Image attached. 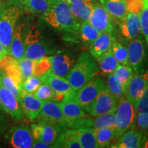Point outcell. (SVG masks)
<instances>
[{"label": "cell", "instance_id": "40", "mask_svg": "<svg viewBox=\"0 0 148 148\" xmlns=\"http://www.w3.org/2000/svg\"><path fill=\"white\" fill-rule=\"evenodd\" d=\"M1 85L3 86L8 89L9 91H10L12 93H13L16 97L18 98L21 92V88L18 86V84L14 82L13 79H12L10 76L7 75L4 73V75H2L1 78Z\"/></svg>", "mask_w": 148, "mask_h": 148}, {"label": "cell", "instance_id": "38", "mask_svg": "<svg viewBox=\"0 0 148 148\" xmlns=\"http://www.w3.org/2000/svg\"><path fill=\"white\" fill-rule=\"evenodd\" d=\"M41 83L42 82L39 77L32 75L23 81L22 83L21 90H25V92H29V93L33 94L38 89Z\"/></svg>", "mask_w": 148, "mask_h": 148}, {"label": "cell", "instance_id": "53", "mask_svg": "<svg viewBox=\"0 0 148 148\" xmlns=\"http://www.w3.org/2000/svg\"><path fill=\"white\" fill-rule=\"evenodd\" d=\"M16 1H17V0H16Z\"/></svg>", "mask_w": 148, "mask_h": 148}, {"label": "cell", "instance_id": "14", "mask_svg": "<svg viewBox=\"0 0 148 148\" xmlns=\"http://www.w3.org/2000/svg\"><path fill=\"white\" fill-rule=\"evenodd\" d=\"M6 138L14 148H30L34 141L31 130L25 124L11 127L7 133Z\"/></svg>", "mask_w": 148, "mask_h": 148}, {"label": "cell", "instance_id": "41", "mask_svg": "<svg viewBox=\"0 0 148 148\" xmlns=\"http://www.w3.org/2000/svg\"><path fill=\"white\" fill-rule=\"evenodd\" d=\"M135 108L136 113L148 111V86L135 103Z\"/></svg>", "mask_w": 148, "mask_h": 148}, {"label": "cell", "instance_id": "19", "mask_svg": "<svg viewBox=\"0 0 148 148\" xmlns=\"http://www.w3.org/2000/svg\"><path fill=\"white\" fill-rule=\"evenodd\" d=\"M148 86V69L143 73L134 74L129 83L125 96L133 103H136Z\"/></svg>", "mask_w": 148, "mask_h": 148}, {"label": "cell", "instance_id": "51", "mask_svg": "<svg viewBox=\"0 0 148 148\" xmlns=\"http://www.w3.org/2000/svg\"><path fill=\"white\" fill-rule=\"evenodd\" d=\"M5 1H14V0H5Z\"/></svg>", "mask_w": 148, "mask_h": 148}, {"label": "cell", "instance_id": "25", "mask_svg": "<svg viewBox=\"0 0 148 148\" xmlns=\"http://www.w3.org/2000/svg\"><path fill=\"white\" fill-rule=\"evenodd\" d=\"M95 0H84L77 1L69 3L71 11L79 23L84 21H89L93 10Z\"/></svg>", "mask_w": 148, "mask_h": 148}, {"label": "cell", "instance_id": "45", "mask_svg": "<svg viewBox=\"0 0 148 148\" xmlns=\"http://www.w3.org/2000/svg\"><path fill=\"white\" fill-rule=\"evenodd\" d=\"M2 112H0V133L1 132V131L3 130V128H4L5 125V121L3 120V116L2 114H1Z\"/></svg>", "mask_w": 148, "mask_h": 148}, {"label": "cell", "instance_id": "7", "mask_svg": "<svg viewBox=\"0 0 148 148\" xmlns=\"http://www.w3.org/2000/svg\"><path fill=\"white\" fill-rule=\"evenodd\" d=\"M105 86L106 82L102 78L95 76L78 90L74 92L73 98L86 112Z\"/></svg>", "mask_w": 148, "mask_h": 148}, {"label": "cell", "instance_id": "1", "mask_svg": "<svg viewBox=\"0 0 148 148\" xmlns=\"http://www.w3.org/2000/svg\"><path fill=\"white\" fill-rule=\"evenodd\" d=\"M49 8L42 15V18L51 26L66 34H76L80 23L72 14L69 3L64 0H49Z\"/></svg>", "mask_w": 148, "mask_h": 148}, {"label": "cell", "instance_id": "5", "mask_svg": "<svg viewBox=\"0 0 148 148\" xmlns=\"http://www.w3.org/2000/svg\"><path fill=\"white\" fill-rule=\"evenodd\" d=\"M127 52L129 65L134 73H144L148 67V46L142 34L130 40Z\"/></svg>", "mask_w": 148, "mask_h": 148}, {"label": "cell", "instance_id": "50", "mask_svg": "<svg viewBox=\"0 0 148 148\" xmlns=\"http://www.w3.org/2000/svg\"><path fill=\"white\" fill-rule=\"evenodd\" d=\"M1 78H2V75H0V86H1Z\"/></svg>", "mask_w": 148, "mask_h": 148}, {"label": "cell", "instance_id": "33", "mask_svg": "<svg viewBox=\"0 0 148 148\" xmlns=\"http://www.w3.org/2000/svg\"><path fill=\"white\" fill-rule=\"evenodd\" d=\"M106 85L109 91L115 97L117 101H119V99H121L122 97L125 96V93L123 92L121 83L119 79L116 78L114 73L108 75Z\"/></svg>", "mask_w": 148, "mask_h": 148}, {"label": "cell", "instance_id": "24", "mask_svg": "<svg viewBox=\"0 0 148 148\" xmlns=\"http://www.w3.org/2000/svg\"><path fill=\"white\" fill-rule=\"evenodd\" d=\"M0 69L4 71L5 74L13 79V80L21 89L23 79L18 60L12 57V56L7 54L0 60Z\"/></svg>", "mask_w": 148, "mask_h": 148}, {"label": "cell", "instance_id": "15", "mask_svg": "<svg viewBox=\"0 0 148 148\" xmlns=\"http://www.w3.org/2000/svg\"><path fill=\"white\" fill-rule=\"evenodd\" d=\"M0 99L5 112L8 113L12 119L16 121L23 119V111L18 98L2 85L0 86Z\"/></svg>", "mask_w": 148, "mask_h": 148}, {"label": "cell", "instance_id": "26", "mask_svg": "<svg viewBox=\"0 0 148 148\" xmlns=\"http://www.w3.org/2000/svg\"><path fill=\"white\" fill-rule=\"evenodd\" d=\"M52 146L53 147L82 148L76 129L69 127L61 131Z\"/></svg>", "mask_w": 148, "mask_h": 148}, {"label": "cell", "instance_id": "43", "mask_svg": "<svg viewBox=\"0 0 148 148\" xmlns=\"http://www.w3.org/2000/svg\"><path fill=\"white\" fill-rule=\"evenodd\" d=\"M32 147H34V148H50V147H52V146L49 145V144L44 143V142L40 141V140H34V143H33Z\"/></svg>", "mask_w": 148, "mask_h": 148}, {"label": "cell", "instance_id": "4", "mask_svg": "<svg viewBox=\"0 0 148 148\" xmlns=\"http://www.w3.org/2000/svg\"><path fill=\"white\" fill-rule=\"evenodd\" d=\"M21 14V8L16 5H3L0 8V42L8 53L16 21Z\"/></svg>", "mask_w": 148, "mask_h": 148}, {"label": "cell", "instance_id": "46", "mask_svg": "<svg viewBox=\"0 0 148 148\" xmlns=\"http://www.w3.org/2000/svg\"><path fill=\"white\" fill-rule=\"evenodd\" d=\"M142 147L148 148V135L147 136V137H146L145 141H144L143 145V147Z\"/></svg>", "mask_w": 148, "mask_h": 148}, {"label": "cell", "instance_id": "27", "mask_svg": "<svg viewBox=\"0 0 148 148\" xmlns=\"http://www.w3.org/2000/svg\"><path fill=\"white\" fill-rule=\"evenodd\" d=\"M99 34L100 32L92 26L89 22L84 21L81 22L79 24L78 30L76 34L72 36V39L73 40L74 37L77 36L79 40H80L85 45L89 47Z\"/></svg>", "mask_w": 148, "mask_h": 148}, {"label": "cell", "instance_id": "32", "mask_svg": "<svg viewBox=\"0 0 148 148\" xmlns=\"http://www.w3.org/2000/svg\"><path fill=\"white\" fill-rule=\"evenodd\" d=\"M114 74L121 83L123 92L125 95L129 83L134 75L132 69L130 65H123L119 64L114 71Z\"/></svg>", "mask_w": 148, "mask_h": 148}, {"label": "cell", "instance_id": "10", "mask_svg": "<svg viewBox=\"0 0 148 148\" xmlns=\"http://www.w3.org/2000/svg\"><path fill=\"white\" fill-rule=\"evenodd\" d=\"M117 103V100L109 91L106 85L88 107L86 112H88L92 116H96L108 112H114Z\"/></svg>", "mask_w": 148, "mask_h": 148}, {"label": "cell", "instance_id": "17", "mask_svg": "<svg viewBox=\"0 0 148 148\" xmlns=\"http://www.w3.org/2000/svg\"><path fill=\"white\" fill-rule=\"evenodd\" d=\"M18 100L22 111L27 119L30 121L36 120L41 110L44 101L37 99L33 94L25 92L23 90H21Z\"/></svg>", "mask_w": 148, "mask_h": 148}, {"label": "cell", "instance_id": "44", "mask_svg": "<svg viewBox=\"0 0 148 148\" xmlns=\"http://www.w3.org/2000/svg\"><path fill=\"white\" fill-rule=\"evenodd\" d=\"M7 54H9L8 51H7V49L4 47V46L0 42V59L3 58Z\"/></svg>", "mask_w": 148, "mask_h": 148}, {"label": "cell", "instance_id": "52", "mask_svg": "<svg viewBox=\"0 0 148 148\" xmlns=\"http://www.w3.org/2000/svg\"><path fill=\"white\" fill-rule=\"evenodd\" d=\"M0 5H1V3H0Z\"/></svg>", "mask_w": 148, "mask_h": 148}, {"label": "cell", "instance_id": "6", "mask_svg": "<svg viewBox=\"0 0 148 148\" xmlns=\"http://www.w3.org/2000/svg\"><path fill=\"white\" fill-rule=\"evenodd\" d=\"M114 114L117 139L127 130L134 127L136 115L135 104L124 96L118 101Z\"/></svg>", "mask_w": 148, "mask_h": 148}, {"label": "cell", "instance_id": "21", "mask_svg": "<svg viewBox=\"0 0 148 148\" xmlns=\"http://www.w3.org/2000/svg\"><path fill=\"white\" fill-rule=\"evenodd\" d=\"M115 41L114 35L107 32L100 33L89 47L90 54L95 59H97L103 53L110 50Z\"/></svg>", "mask_w": 148, "mask_h": 148}, {"label": "cell", "instance_id": "20", "mask_svg": "<svg viewBox=\"0 0 148 148\" xmlns=\"http://www.w3.org/2000/svg\"><path fill=\"white\" fill-rule=\"evenodd\" d=\"M26 32L27 27L25 23L18 24L14 29L13 36L10 45L9 54L17 60H20L24 57Z\"/></svg>", "mask_w": 148, "mask_h": 148}, {"label": "cell", "instance_id": "49", "mask_svg": "<svg viewBox=\"0 0 148 148\" xmlns=\"http://www.w3.org/2000/svg\"><path fill=\"white\" fill-rule=\"evenodd\" d=\"M0 112H5L4 110H3L2 103H1V99H0Z\"/></svg>", "mask_w": 148, "mask_h": 148}, {"label": "cell", "instance_id": "35", "mask_svg": "<svg viewBox=\"0 0 148 148\" xmlns=\"http://www.w3.org/2000/svg\"><path fill=\"white\" fill-rule=\"evenodd\" d=\"M51 68L50 58L48 56H44L35 61L33 75L40 77L49 71Z\"/></svg>", "mask_w": 148, "mask_h": 148}, {"label": "cell", "instance_id": "13", "mask_svg": "<svg viewBox=\"0 0 148 148\" xmlns=\"http://www.w3.org/2000/svg\"><path fill=\"white\" fill-rule=\"evenodd\" d=\"M36 120L58 125L62 128L67 127L60 103L53 100L44 101L42 109Z\"/></svg>", "mask_w": 148, "mask_h": 148}, {"label": "cell", "instance_id": "18", "mask_svg": "<svg viewBox=\"0 0 148 148\" xmlns=\"http://www.w3.org/2000/svg\"><path fill=\"white\" fill-rule=\"evenodd\" d=\"M147 136V134L134 127L125 132L109 147L113 148L142 147Z\"/></svg>", "mask_w": 148, "mask_h": 148}, {"label": "cell", "instance_id": "48", "mask_svg": "<svg viewBox=\"0 0 148 148\" xmlns=\"http://www.w3.org/2000/svg\"><path fill=\"white\" fill-rule=\"evenodd\" d=\"M64 1H66L67 3H71L73 2H75V1H84V0H64Z\"/></svg>", "mask_w": 148, "mask_h": 148}, {"label": "cell", "instance_id": "37", "mask_svg": "<svg viewBox=\"0 0 148 148\" xmlns=\"http://www.w3.org/2000/svg\"><path fill=\"white\" fill-rule=\"evenodd\" d=\"M35 61L36 60H32V59L25 58V57H23V58L18 60L23 82L25 79L28 78L29 77L33 75Z\"/></svg>", "mask_w": 148, "mask_h": 148}, {"label": "cell", "instance_id": "2", "mask_svg": "<svg viewBox=\"0 0 148 148\" xmlns=\"http://www.w3.org/2000/svg\"><path fill=\"white\" fill-rule=\"evenodd\" d=\"M95 58L90 53L82 52L66 76V79L74 91H77L99 73Z\"/></svg>", "mask_w": 148, "mask_h": 148}, {"label": "cell", "instance_id": "39", "mask_svg": "<svg viewBox=\"0 0 148 148\" xmlns=\"http://www.w3.org/2000/svg\"><path fill=\"white\" fill-rule=\"evenodd\" d=\"M134 128L148 135V111L136 113Z\"/></svg>", "mask_w": 148, "mask_h": 148}, {"label": "cell", "instance_id": "42", "mask_svg": "<svg viewBox=\"0 0 148 148\" xmlns=\"http://www.w3.org/2000/svg\"><path fill=\"white\" fill-rule=\"evenodd\" d=\"M140 28L142 36L148 46V8H143L140 12Z\"/></svg>", "mask_w": 148, "mask_h": 148}, {"label": "cell", "instance_id": "34", "mask_svg": "<svg viewBox=\"0 0 148 148\" xmlns=\"http://www.w3.org/2000/svg\"><path fill=\"white\" fill-rule=\"evenodd\" d=\"M111 51L120 64L129 65L127 48L121 42L115 41L111 47Z\"/></svg>", "mask_w": 148, "mask_h": 148}, {"label": "cell", "instance_id": "3", "mask_svg": "<svg viewBox=\"0 0 148 148\" xmlns=\"http://www.w3.org/2000/svg\"><path fill=\"white\" fill-rule=\"evenodd\" d=\"M127 15L124 21L119 23L121 34L127 41L141 34L140 12L143 9L142 0H125Z\"/></svg>", "mask_w": 148, "mask_h": 148}, {"label": "cell", "instance_id": "29", "mask_svg": "<svg viewBox=\"0 0 148 148\" xmlns=\"http://www.w3.org/2000/svg\"><path fill=\"white\" fill-rule=\"evenodd\" d=\"M75 129L82 148H98L93 127L83 126Z\"/></svg>", "mask_w": 148, "mask_h": 148}, {"label": "cell", "instance_id": "36", "mask_svg": "<svg viewBox=\"0 0 148 148\" xmlns=\"http://www.w3.org/2000/svg\"><path fill=\"white\" fill-rule=\"evenodd\" d=\"M33 95L37 99L42 101L53 100L55 96V92L47 83L42 82L36 91L33 93Z\"/></svg>", "mask_w": 148, "mask_h": 148}, {"label": "cell", "instance_id": "22", "mask_svg": "<svg viewBox=\"0 0 148 148\" xmlns=\"http://www.w3.org/2000/svg\"><path fill=\"white\" fill-rule=\"evenodd\" d=\"M112 18L119 24L124 21L127 15V3L125 0H99Z\"/></svg>", "mask_w": 148, "mask_h": 148}, {"label": "cell", "instance_id": "47", "mask_svg": "<svg viewBox=\"0 0 148 148\" xmlns=\"http://www.w3.org/2000/svg\"><path fill=\"white\" fill-rule=\"evenodd\" d=\"M143 1V8H148V0H142Z\"/></svg>", "mask_w": 148, "mask_h": 148}, {"label": "cell", "instance_id": "16", "mask_svg": "<svg viewBox=\"0 0 148 148\" xmlns=\"http://www.w3.org/2000/svg\"><path fill=\"white\" fill-rule=\"evenodd\" d=\"M59 103L69 128H71L73 123L79 119L88 117V114L73 99V96L65 98Z\"/></svg>", "mask_w": 148, "mask_h": 148}, {"label": "cell", "instance_id": "31", "mask_svg": "<svg viewBox=\"0 0 148 148\" xmlns=\"http://www.w3.org/2000/svg\"><path fill=\"white\" fill-rule=\"evenodd\" d=\"M98 147H108L111 141L116 140L115 127H101L95 129Z\"/></svg>", "mask_w": 148, "mask_h": 148}, {"label": "cell", "instance_id": "28", "mask_svg": "<svg viewBox=\"0 0 148 148\" xmlns=\"http://www.w3.org/2000/svg\"><path fill=\"white\" fill-rule=\"evenodd\" d=\"M97 63L99 64V69L101 73L104 75H110L114 73L119 63L114 56L111 49L106 52L103 53L97 59Z\"/></svg>", "mask_w": 148, "mask_h": 148}, {"label": "cell", "instance_id": "9", "mask_svg": "<svg viewBox=\"0 0 148 148\" xmlns=\"http://www.w3.org/2000/svg\"><path fill=\"white\" fill-rule=\"evenodd\" d=\"M88 22L100 33L107 32L114 36L117 33L116 21L103 8L102 5L96 1Z\"/></svg>", "mask_w": 148, "mask_h": 148}, {"label": "cell", "instance_id": "12", "mask_svg": "<svg viewBox=\"0 0 148 148\" xmlns=\"http://www.w3.org/2000/svg\"><path fill=\"white\" fill-rule=\"evenodd\" d=\"M63 129L64 128L58 125L43 121H38L37 123L31 125V132L34 139L44 142L51 146Z\"/></svg>", "mask_w": 148, "mask_h": 148}, {"label": "cell", "instance_id": "54", "mask_svg": "<svg viewBox=\"0 0 148 148\" xmlns=\"http://www.w3.org/2000/svg\"><path fill=\"white\" fill-rule=\"evenodd\" d=\"M0 60H1V59H0Z\"/></svg>", "mask_w": 148, "mask_h": 148}, {"label": "cell", "instance_id": "30", "mask_svg": "<svg viewBox=\"0 0 148 148\" xmlns=\"http://www.w3.org/2000/svg\"><path fill=\"white\" fill-rule=\"evenodd\" d=\"M20 8L32 14L42 15L49 7V0H17Z\"/></svg>", "mask_w": 148, "mask_h": 148}, {"label": "cell", "instance_id": "11", "mask_svg": "<svg viewBox=\"0 0 148 148\" xmlns=\"http://www.w3.org/2000/svg\"><path fill=\"white\" fill-rule=\"evenodd\" d=\"M39 77L42 82L47 83L54 91L53 101L61 102L65 98L72 97L75 92L65 77L58 76L50 71Z\"/></svg>", "mask_w": 148, "mask_h": 148}, {"label": "cell", "instance_id": "8", "mask_svg": "<svg viewBox=\"0 0 148 148\" xmlns=\"http://www.w3.org/2000/svg\"><path fill=\"white\" fill-rule=\"evenodd\" d=\"M49 53L47 44L42 39L40 33L36 27L27 31L25 38V58L36 60L45 56Z\"/></svg>", "mask_w": 148, "mask_h": 148}, {"label": "cell", "instance_id": "23", "mask_svg": "<svg viewBox=\"0 0 148 148\" xmlns=\"http://www.w3.org/2000/svg\"><path fill=\"white\" fill-rule=\"evenodd\" d=\"M49 58L51 62L49 71L58 76L66 78L68 73L73 66V59L66 54H57L49 56Z\"/></svg>", "mask_w": 148, "mask_h": 148}]
</instances>
